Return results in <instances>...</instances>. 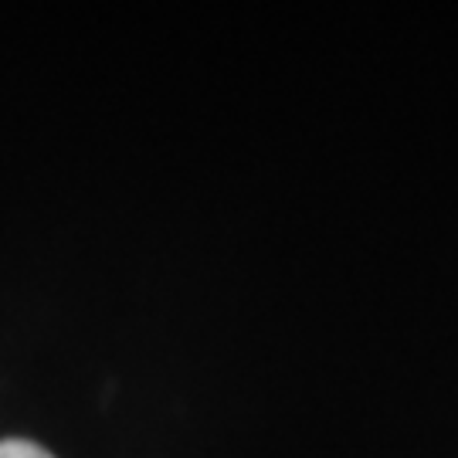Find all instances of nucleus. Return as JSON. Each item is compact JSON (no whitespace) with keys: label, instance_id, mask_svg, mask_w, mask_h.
Masks as SVG:
<instances>
[{"label":"nucleus","instance_id":"obj_1","mask_svg":"<svg viewBox=\"0 0 458 458\" xmlns=\"http://www.w3.org/2000/svg\"><path fill=\"white\" fill-rule=\"evenodd\" d=\"M0 458H55L48 448L34 442H21V438H11V442H0Z\"/></svg>","mask_w":458,"mask_h":458}]
</instances>
